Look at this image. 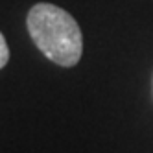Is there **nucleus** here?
I'll use <instances>...</instances> for the list:
<instances>
[{"mask_svg": "<svg viewBox=\"0 0 153 153\" xmlns=\"http://www.w3.org/2000/svg\"><path fill=\"white\" fill-rule=\"evenodd\" d=\"M26 26L35 46L59 67L78 65L83 53V35L76 19L63 7L39 2L30 9Z\"/></svg>", "mask_w": 153, "mask_h": 153, "instance_id": "f257e3e1", "label": "nucleus"}, {"mask_svg": "<svg viewBox=\"0 0 153 153\" xmlns=\"http://www.w3.org/2000/svg\"><path fill=\"white\" fill-rule=\"evenodd\" d=\"M9 61V48H7V42L4 39V35L0 33V68H4Z\"/></svg>", "mask_w": 153, "mask_h": 153, "instance_id": "f03ea898", "label": "nucleus"}]
</instances>
